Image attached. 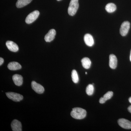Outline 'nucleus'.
<instances>
[{"instance_id":"obj_21","label":"nucleus","mask_w":131,"mask_h":131,"mask_svg":"<svg viewBox=\"0 0 131 131\" xmlns=\"http://www.w3.org/2000/svg\"><path fill=\"white\" fill-rule=\"evenodd\" d=\"M106 101L105 100V98H103V97H101V98H100V100H99V102L100 103H102V104H103V103H105V102H106Z\"/></svg>"},{"instance_id":"obj_7","label":"nucleus","mask_w":131,"mask_h":131,"mask_svg":"<svg viewBox=\"0 0 131 131\" xmlns=\"http://www.w3.org/2000/svg\"><path fill=\"white\" fill-rule=\"evenodd\" d=\"M119 125L124 129H131V122L125 119H120L118 121Z\"/></svg>"},{"instance_id":"obj_4","label":"nucleus","mask_w":131,"mask_h":131,"mask_svg":"<svg viewBox=\"0 0 131 131\" xmlns=\"http://www.w3.org/2000/svg\"><path fill=\"white\" fill-rule=\"evenodd\" d=\"M8 98L15 102H19L23 99V96L20 94L16 93L14 92H9L6 93Z\"/></svg>"},{"instance_id":"obj_27","label":"nucleus","mask_w":131,"mask_h":131,"mask_svg":"<svg viewBox=\"0 0 131 131\" xmlns=\"http://www.w3.org/2000/svg\"><path fill=\"white\" fill-rule=\"evenodd\" d=\"M57 1H61V0H57Z\"/></svg>"},{"instance_id":"obj_15","label":"nucleus","mask_w":131,"mask_h":131,"mask_svg":"<svg viewBox=\"0 0 131 131\" xmlns=\"http://www.w3.org/2000/svg\"><path fill=\"white\" fill-rule=\"evenodd\" d=\"M32 0H18L16 5V7L20 8L26 6L31 3Z\"/></svg>"},{"instance_id":"obj_16","label":"nucleus","mask_w":131,"mask_h":131,"mask_svg":"<svg viewBox=\"0 0 131 131\" xmlns=\"http://www.w3.org/2000/svg\"><path fill=\"white\" fill-rule=\"evenodd\" d=\"M81 62L83 67L85 69H89L91 66V61L88 58L85 57L83 58L81 60Z\"/></svg>"},{"instance_id":"obj_2","label":"nucleus","mask_w":131,"mask_h":131,"mask_svg":"<svg viewBox=\"0 0 131 131\" xmlns=\"http://www.w3.org/2000/svg\"><path fill=\"white\" fill-rule=\"evenodd\" d=\"M79 7L78 0H71L68 9V13L71 16L75 15Z\"/></svg>"},{"instance_id":"obj_20","label":"nucleus","mask_w":131,"mask_h":131,"mask_svg":"<svg viewBox=\"0 0 131 131\" xmlns=\"http://www.w3.org/2000/svg\"><path fill=\"white\" fill-rule=\"evenodd\" d=\"M113 92L112 91H109L107 92V93H106L103 97L105 98V100L106 101L108 100H110L111 99V98L113 96Z\"/></svg>"},{"instance_id":"obj_14","label":"nucleus","mask_w":131,"mask_h":131,"mask_svg":"<svg viewBox=\"0 0 131 131\" xmlns=\"http://www.w3.org/2000/svg\"><path fill=\"white\" fill-rule=\"evenodd\" d=\"M7 68L11 70H16L21 69V65L17 62H13L9 63L7 66Z\"/></svg>"},{"instance_id":"obj_11","label":"nucleus","mask_w":131,"mask_h":131,"mask_svg":"<svg viewBox=\"0 0 131 131\" xmlns=\"http://www.w3.org/2000/svg\"><path fill=\"white\" fill-rule=\"evenodd\" d=\"M117 65V59L116 57L114 54H111L109 56V66L112 69H115Z\"/></svg>"},{"instance_id":"obj_25","label":"nucleus","mask_w":131,"mask_h":131,"mask_svg":"<svg viewBox=\"0 0 131 131\" xmlns=\"http://www.w3.org/2000/svg\"><path fill=\"white\" fill-rule=\"evenodd\" d=\"M130 61H131V51L130 53Z\"/></svg>"},{"instance_id":"obj_18","label":"nucleus","mask_w":131,"mask_h":131,"mask_svg":"<svg viewBox=\"0 0 131 131\" xmlns=\"http://www.w3.org/2000/svg\"><path fill=\"white\" fill-rule=\"evenodd\" d=\"M71 77L72 80L74 83H77L79 81V77H78V73L76 71L74 70L71 72Z\"/></svg>"},{"instance_id":"obj_23","label":"nucleus","mask_w":131,"mask_h":131,"mask_svg":"<svg viewBox=\"0 0 131 131\" xmlns=\"http://www.w3.org/2000/svg\"><path fill=\"white\" fill-rule=\"evenodd\" d=\"M128 110L129 112L130 113H131V106H129V107L128 108Z\"/></svg>"},{"instance_id":"obj_22","label":"nucleus","mask_w":131,"mask_h":131,"mask_svg":"<svg viewBox=\"0 0 131 131\" xmlns=\"http://www.w3.org/2000/svg\"><path fill=\"white\" fill-rule=\"evenodd\" d=\"M4 59L2 57L0 58V66H1L4 62Z\"/></svg>"},{"instance_id":"obj_12","label":"nucleus","mask_w":131,"mask_h":131,"mask_svg":"<svg viewBox=\"0 0 131 131\" xmlns=\"http://www.w3.org/2000/svg\"><path fill=\"white\" fill-rule=\"evenodd\" d=\"M84 40L85 43L88 46L91 47L94 44V40L92 35L89 34H87L85 35Z\"/></svg>"},{"instance_id":"obj_24","label":"nucleus","mask_w":131,"mask_h":131,"mask_svg":"<svg viewBox=\"0 0 131 131\" xmlns=\"http://www.w3.org/2000/svg\"><path fill=\"white\" fill-rule=\"evenodd\" d=\"M129 102L131 103V97H130V98H129Z\"/></svg>"},{"instance_id":"obj_1","label":"nucleus","mask_w":131,"mask_h":131,"mask_svg":"<svg viewBox=\"0 0 131 131\" xmlns=\"http://www.w3.org/2000/svg\"><path fill=\"white\" fill-rule=\"evenodd\" d=\"M86 115V111L80 107L73 108L71 113V115L74 118L81 119L84 118Z\"/></svg>"},{"instance_id":"obj_13","label":"nucleus","mask_w":131,"mask_h":131,"mask_svg":"<svg viewBox=\"0 0 131 131\" xmlns=\"http://www.w3.org/2000/svg\"><path fill=\"white\" fill-rule=\"evenodd\" d=\"M13 80L15 84L17 86H20L23 84V78L21 75L16 74L13 76Z\"/></svg>"},{"instance_id":"obj_9","label":"nucleus","mask_w":131,"mask_h":131,"mask_svg":"<svg viewBox=\"0 0 131 131\" xmlns=\"http://www.w3.org/2000/svg\"><path fill=\"white\" fill-rule=\"evenodd\" d=\"M6 46L10 51L16 52L18 51V46L16 43L13 41H7L6 42Z\"/></svg>"},{"instance_id":"obj_8","label":"nucleus","mask_w":131,"mask_h":131,"mask_svg":"<svg viewBox=\"0 0 131 131\" xmlns=\"http://www.w3.org/2000/svg\"><path fill=\"white\" fill-rule=\"evenodd\" d=\"M56 34V32L54 29H51L50 30L49 32L47 33L45 36V40L46 42H50L54 40L55 36Z\"/></svg>"},{"instance_id":"obj_3","label":"nucleus","mask_w":131,"mask_h":131,"mask_svg":"<svg viewBox=\"0 0 131 131\" xmlns=\"http://www.w3.org/2000/svg\"><path fill=\"white\" fill-rule=\"evenodd\" d=\"M40 13L38 10H35L28 14L25 20L26 23L27 24H30L35 21L38 18Z\"/></svg>"},{"instance_id":"obj_10","label":"nucleus","mask_w":131,"mask_h":131,"mask_svg":"<svg viewBox=\"0 0 131 131\" xmlns=\"http://www.w3.org/2000/svg\"><path fill=\"white\" fill-rule=\"evenodd\" d=\"M12 130L13 131H22V126L21 122L17 120H14L11 124Z\"/></svg>"},{"instance_id":"obj_19","label":"nucleus","mask_w":131,"mask_h":131,"mask_svg":"<svg viewBox=\"0 0 131 131\" xmlns=\"http://www.w3.org/2000/svg\"><path fill=\"white\" fill-rule=\"evenodd\" d=\"M94 88L92 84H90L86 89V93L89 95H91L93 93Z\"/></svg>"},{"instance_id":"obj_6","label":"nucleus","mask_w":131,"mask_h":131,"mask_svg":"<svg viewBox=\"0 0 131 131\" xmlns=\"http://www.w3.org/2000/svg\"><path fill=\"white\" fill-rule=\"evenodd\" d=\"M31 87L32 89L38 94H42L44 92L45 89L43 87L34 81L32 82Z\"/></svg>"},{"instance_id":"obj_17","label":"nucleus","mask_w":131,"mask_h":131,"mask_svg":"<svg viewBox=\"0 0 131 131\" xmlns=\"http://www.w3.org/2000/svg\"><path fill=\"white\" fill-rule=\"evenodd\" d=\"M117 9L116 5L113 3H109L106 5L105 9L106 11L109 13L114 12Z\"/></svg>"},{"instance_id":"obj_5","label":"nucleus","mask_w":131,"mask_h":131,"mask_svg":"<svg viewBox=\"0 0 131 131\" xmlns=\"http://www.w3.org/2000/svg\"><path fill=\"white\" fill-rule=\"evenodd\" d=\"M130 28L129 21H125L122 23L120 29V33L122 36H126L128 33Z\"/></svg>"},{"instance_id":"obj_26","label":"nucleus","mask_w":131,"mask_h":131,"mask_svg":"<svg viewBox=\"0 0 131 131\" xmlns=\"http://www.w3.org/2000/svg\"><path fill=\"white\" fill-rule=\"evenodd\" d=\"M85 74H87V72H86V73H85Z\"/></svg>"}]
</instances>
